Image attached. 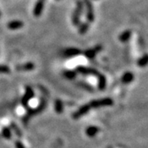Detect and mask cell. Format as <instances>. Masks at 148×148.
<instances>
[{"instance_id": "cell-1", "label": "cell", "mask_w": 148, "mask_h": 148, "mask_svg": "<svg viewBox=\"0 0 148 148\" xmlns=\"http://www.w3.org/2000/svg\"><path fill=\"white\" fill-rule=\"evenodd\" d=\"M82 10H83V3L82 1H77V7L73 13V16H72V21H73V24L74 26H79L81 16L82 14Z\"/></svg>"}, {"instance_id": "cell-2", "label": "cell", "mask_w": 148, "mask_h": 148, "mask_svg": "<svg viewBox=\"0 0 148 148\" xmlns=\"http://www.w3.org/2000/svg\"><path fill=\"white\" fill-rule=\"evenodd\" d=\"M114 104V101L110 98H103L101 100L91 101L90 106L92 108H98L102 106H110Z\"/></svg>"}, {"instance_id": "cell-3", "label": "cell", "mask_w": 148, "mask_h": 148, "mask_svg": "<svg viewBox=\"0 0 148 148\" xmlns=\"http://www.w3.org/2000/svg\"><path fill=\"white\" fill-rule=\"evenodd\" d=\"M86 8V18L88 22H93L95 20V13H94V8L93 5L90 3V0H84Z\"/></svg>"}, {"instance_id": "cell-4", "label": "cell", "mask_w": 148, "mask_h": 148, "mask_svg": "<svg viewBox=\"0 0 148 148\" xmlns=\"http://www.w3.org/2000/svg\"><path fill=\"white\" fill-rule=\"evenodd\" d=\"M77 71L82 74L84 75H95V76H99V72H97L95 69H90V68H86V67H83V66H80L77 68Z\"/></svg>"}, {"instance_id": "cell-5", "label": "cell", "mask_w": 148, "mask_h": 148, "mask_svg": "<svg viewBox=\"0 0 148 148\" xmlns=\"http://www.w3.org/2000/svg\"><path fill=\"white\" fill-rule=\"evenodd\" d=\"M101 49H102V46L101 45H96L94 48H92V49H87V50H86L84 52L85 56L86 57V58H95V54L97 53H99L100 51H101Z\"/></svg>"}, {"instance_id": "cell-6", "label": "cell", "mask_w": 148, "mask_h": 148, "mask_svg": "<svg viewBox=\"0 0 148 148\" xmlns=\"http://www.w3.org/2000/svg\"><path fill=\"white\" fill-rule=\"evenodd\" d=\"M34 96V91L32 89V87L27 86L26 87V93L22 98V105L24 106H27L29 101Z\"/></svg>"}, {"instance_id": "cell-7", "label": "cell", "mask_w": 148, "mask_h": 148, "mask_svg": "<svg viewBox=\"0 0 148 148\" xmlns=\"http://www.w3.org/2000/svg\"><path fill=\"white\" fill-rule=\"evenodd\" d=\"M90 105H85V106H82L78 110L76 111V112L74 113L73 116V119H79V118H81L82 116H83L84 114H86L88 111L90 110Z\"/></svg>"}, {"instance_id": "cell-8", "label": "cell", "mask_w": 148, "mask_h": 148, "mask_svg": "<svg viewBox=\"0 0 148 148\" xmlns=\"http://www.w3.org/2000/svg\"><path fill=\"white\" fill-rule=\"evenodd\" d=\"M44 3L45 1L44 0H38L35 5L34 10H33V14L36 16H40L44 10Z\"/></svg>"}, {"instance_id": "cell-9", "label": "cell", "mask_w": 148, "mask_h": 148, "mask_svg": "<svg viewBox=\"0 0 148 148\" xmlns=\"http://www.w3.org/2000/svg\"><path fill=\"white\" fill-rule=\"evenodd\" d=\"M35 64L32 63V62H29L27 64H21V65H18L16 66V70L17 71H21V72H28V71H32L33 69H35Z\"/></svg>"}, {"instance_id": "cell-10", "label": "cell", "mask_w": 148, "mask_h": 148, "mask_svg": "<svg viewBox=\"0 0 148 148\" xmlns=\"http://www.w3.org/2000/svg\"><path fill=\"white\" fill-rule=\"evenodd\" d=\"M24 26L23 21H19V20H15V21H11L8 23V27L10 30H16V29H20Z\"/></svg>"}, {"instance_id": "cell-11", "label": "cell", "mask_w": 148, "mask_h": 148, "mask_svg": "<svg viewBox=\"0 0 148 148\" xmlns=\"http://www.w3.org/2000/svg\"><path fill=\"white\" fill-rule=\"evenodd\" d=\"M80 53H82V51L77 48H69L64 51V55H66L67 57H73V56L78 55Z\"/></svg>"}, {"instance_id": "cell-12", "label": "cell", "mask_w": 148, "mask_h": 148, "mask_svg": "<svg viewBox=\"0 0 148 148\" xmlns=\"http://www.w3.org/2000/svg\"><path fill=\"white\" fill-rule=\"evenodd\" d=\"M133 79H134V75H133V73H130V72H127V73H125L123 75L121 81L123 84H128V83L132 82Z\"/></svg>"}, {"instance_id": "cell-13", "label": "cell", "mask_w": 148, "mask_h": 148, "mask_svg": "<svg viewBox=\"0 0 148 148\" xmlns=\"http://www.w3.org/2000/svg\"><path fill=\"white\" fill-rule=\"evenodd\" d=\"M131 35H132V32L129 31V30H127V31H124L123 32H122L119 36V40L121 42H126L127 41L130 37H131Z\"/></svg>"}, {"instance_id": "cell-14", "label": "cell", "mask_w": 148, "mask_h": 148, "mask_svg": "<svg viewBox=\"0 0 148 148\" xmlns=\"http://www.w3.org/2000/svg\"><path fill=\"white\" fill-rule=\"evenodd\" d=\"M138 66L139 67H141V68H144V67H146V66H147L148 65V53H146V54H144L143 57H141V58H139L138 60Z\"/></svg>"}, {"instance_id": "cell-15", "label": "cell", "mask_w": 148, "mask_h": 148, "mask_svg": "<svg viewBox=\"0 0 148 148\" xmlns=\"http://www.w3.org/2000/svg\"><path fill=\"white\" fill-rule=\"evenodd\" d=\"M98 80H99V82H98V88L100 90H104L106 86V77L102 74H99L98 76Z\"/></svg>"}, {"instance_id": "cell-16", "label": "cell", "mask_w": 148, "mask_h": 148, "mask_svg": "<svg viewBox=\"0 0 148 148\" xmlns=\"http://www.w3.org/2000/svg\"><path fill=\"white\" fill-rule=\"evenodd\" d=\"M100 131V128L97 127H95V126H91V127H89L87 129H86V134H87V136L88 137H95V135H96V133Z\"/></svg>"}, {"instance_id": "cell-17", "label": "cell", "mask_w": 148, "mask_h": 148, "mask_svg": "<svg viewBox=\"0 0 148 148\" xmlns=\"http://www.w3.org/2000/svg\"><path fill=\"white\" fill-rule=\"evenodd\" d=\"M89 30V23L88 22H84L81 24L78 28V33L81 35H84Z\"/></svg>"}, {"instance_id": "cell-18", "label": "cell", "mask_w": 148, "mask_h": 148, "mask_svg": "<svg viewBox=\"0 0 148 148\" xmlns=\"http://www.w3.org/2000/svg\"><path fill=\"white\" fill-rule=\"evenodd\" d=\"M55 111L58 113V114H60V113H62L63 110H64V106H63V103H62V101H60V100H57V101H55Z\"/></svg>"}, {"instance_id": "cell-19", "label": "cell", "mask_w": 148, "mask_h": 148, "mask_svg": "<svg viewBox=\"0 0 148 148\" xmlns=\"http://www.w3.org/2000/svg\"><path fill=\"white\" fill-rule=\"evenodd\" d=\"M76 75H77L76 73L72 70H69V71H66L64 73V76L68 79H73L76 77Z\"/></svg>"}, {"instance_id": "cell-20", "label": "cell", "mask_w": 148, "mask_h": 148, "mask_svg": "<svg viewBox=\"0 0 148 148\" xmlns=\"http://www.w3.org/2000/svg\"><path fill=\"white\" fill-rule=\"evenodd\" d=\"M3 137L7 139H10L11 138V131L10 129L8 128V127H4L3 128Z\"/></svg>"}, {"instance_id": "cell-21", "label": "cell", "mask_w": 148, "mask_h": 148, "mask_svg": "<svg viewBox=\"0 0 148 148\" xmlns=\"http://www.w3.org/2000/svg\"><path fill=\"white\" fill-rule=\"evenodd\" d=\"M10 69L5 65H0V73H9Z\"/></svg>"}, {"instance_id": "cell-22", "label": "cell", "mask_w": 148, "mask_h": 148, "mask_svg": "<svg viewBox=\"0 0 148 148\" xmlns=\"http://www.w3.org/2000/svg\"><path fill=\"white\" fill-rule=\"evenodd\" d=\"M11 126L12 127V129L14 130V132L16 133V135H17L18 137H21V132L20 131V129L18 128V127L16 126V124H15V123H12Z\"/></svg>"}, {"instance_id": "cell-23", "label": "cell", "mask_w": 148, "mask_h": 148, "mask_svg": "<svg viewBox=\"0 0 148 148\" xmlns=\"http://www.w3.org/2000/svg\"><path fill=\"white\" fill-rule=\"evenodd\" d=\"M15 145H16V148H25L24 145H23L21 142H19V141H16V143H15Z\"/></svg>"}, {"instance_id": "cell-24", "label": "cell", "mask_w": 148, "mask_h": 148, "mask_svg": "<svg viewBox=\"0 0 148 148\" xmlns=\"http://www.w3.org/2000/svg\"><path fill=\"white\" fill-rule=\"evenodd\" d=\"M0 16H1V12H0Z\"/></svg>"}, {"instance_id": "cell-25", "label": "cell", "mask_w": 148, "mask_h": 148, "mask_svg": "<svg viewBox=\"0 0 148 148\" xmlns=\"http://www.w3.org/2000/svg\"><path fill=\"white\" fill-rule=\"evenodd\" d=\"M44 1H45V0H44Z\"/></svg>"}]
</instances>
